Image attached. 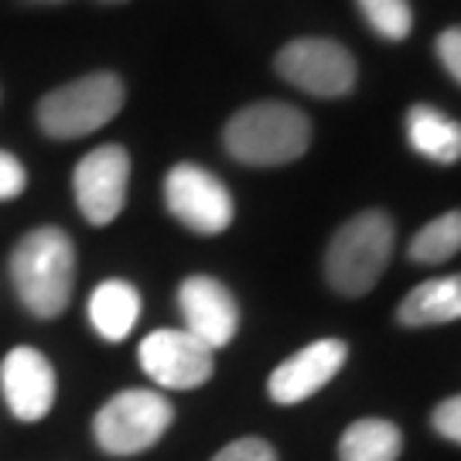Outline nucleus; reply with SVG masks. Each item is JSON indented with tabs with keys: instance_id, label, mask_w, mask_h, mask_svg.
<instances>
[{
	"instance_id": "nucleus-1",
	"label": "nucleus",
	"mask_w": 461,
	"mask_h": 461,
	"mask_svg": "<svg viewBox=\"0 0 461 461\" xmlns=\"http://www.w3.org/2000/svg\"><path fill=\"white\" fill-rule=\"evenodd\" d=\"M222 148L232 161L249 167L294 165L312 148V120L284 99H260L230 116Z\"/></svg>"
},
{
	"instance_id": "nucleus-2",
	"label": "nucleus",
	"mask_w": 461,
	"mask_h": 461,
	"mask_svg": "<svg viewBox=\"0 0 461 461\" xmlns=\"http://www.w3.org/2000/svg\"><path fill=\"white\" fill-rule=\"evenodd\" d=\"M11 280L17 301L34 318H59L76 291V247L59 226H41L17 240L11 253Z\"/></svg>"
},
{
	"instance_id": "nucleus-3",
	"label": "nucleus",
	"mask_w": 461,
	"mask_h": 461,
	"mask_svg": "<svg viewBox=\"0 0 461 461\" xmlns=\"http://www.w3.org/2000/svg\"><path fill=\"white\" fill-rule=\"evenodd\" d=\"M396 243L393 219L383 209L356 212L342 222L325 249V280L342 297H363L379 284L390 267Z\"/></svg>"
},
{
	"instance_id": "nucleus-4",
	"label": "nucleus",
	"mask_w": 461,
	"mask_h": 461,
	"mask_svg": "<svg viewBox=\"0 0 461 461\" xmlns=\"http://www.w3.org/2000/svg\"><path fill=\"white\" fill-rule=\"evenodd\" d=\"M123 79L116 72H89L51 89L38 103V127L55 140H76L99 131L123 110Z\"/></svg>"
},
{
	"instance_id": "nucleus-5",
	"label": "nucleus",
	"mask_w": 461,
	"mask_h": 461,
	"mask_svg": "<svg viewBox=\"0 0 461 461\" xmlns=\"http://www.w3.org/2000/svg\"><path fill=\"white\" fill-rule=\"evenodd\" d=\"M175 420V407L158 390H123L110 396L93 417L96 445L113 458H131L154 447Z\"/></svg>"
},
{
	"instance_id": "nucleus-6",
	"label": "nucleus",
	"mask_w": 461,
	"mask_h": 461,
	"mask_svg": "<svg viewBox=\"0 0 461 461\" xmlns=\"http://www.w3.org/2000/svg\"><path fill=\"white\" fill-rule=\"evenodd\" d=\"M274 68L284 83L318 99H342L359 83L356 55L331 38H294L277 51Z\"/></svg>"
},
{
	"instance_id": "nucleus-7",
	"label": "nucleus",
	"mask_w": 461,
	"mask_h": 461,
	"mask_svg": "<svg viewBox=\"0 0 461 461\" xmlns=\"http://www.w3.org/2000/svg\"><path fill=\"white\" fill-rule=\"evenodd\" d=\"M165 205L185 230L198 236L226 232L236 215L232 195L222 178H215L209 167L192 165V161H178L165 175Z\"/></svg>"
},
{
	"instance_id": "nucleus-8",
	"label": "nucleus",
	"mask_w": 461,
	"mask_h": 461,
	"mask_svg": "<svg viewBox=\"0 0 461 461\" xmlns=\"http://www.w3.org/2000/svg\"><path fill=\"white\" fill-rule=\"evenodd\" d=\"M140 369L165 390H198L215 373V352L185 329H158L137 348Z\"/></svg>"
},
{
	"instance_id": "nucleus-9",
	"label": "nucleus",
	"mask_w": 461,
	"mask_h": 461,
	"mask_svg": "<svg viewBox=\"0 0 461 461\" xmlns=\"http://www.w3.org/2000/svg\"><path fill=\"white\" fill-rule=\"evenodd\" d=\"M131 188V154L120 144H103L89 150L72 171L76 205L93 226H110L127 205Z\"/></svg>"
},
{
	"instance_id": "nucleus-10",
	"label": "nucleus",
	"mask_w": 461,
	"mask_h": 461,
	"mask_svg": "<svg viewBox=\"0 0 461 461\" xmlns=\"http://www.w3.org/2000/svg\"><path fill=\"white\" fill-rule=\"evenodd\" d=\"M0 393H4L7 411L24 424L49 417L59 396V379L45 352L32 346L11 348L0 363Z\"/></svg>"
},
{
	"instance_id": "nucleus-11",
	"label": "nucleus",
	"mask_w": 461,
	"mask_h": 461,
	"mask_svg": "<svg viewBox=\"0 0 461 461\" xmlns=\"http://www.w3.org/2000/svg\"><path fill=\"white\" fill-rule=\"evenodd\" d=\"M178 308L185 318V331L212 348H226L240 331V304L222 280L209 274H192L178 287Z\"/></svg>"
},
{
	"instance_id": "nucleus-12",
	"label": "nucleus",
	"mask_w": 461,
	"mask_h": 461,
	"mask_svg": "<svg viewBox=\"0 0 461 461\" xmlns=\"http://www.w3.org/2000/svg\"><path fill=\"white\" fill-rule=\"evenodd\" d=\"M348 359V346L342 339H318L312 346L297 348L291 359L270 373L267 379V393L280 407H294L304 403L308 396L318 390H325L331 379L342 373V366Z\"/></svg>"
},
{
	"instance_id": "nucleus-13",
	"label": "nucleus",
	"mask_w": 461,
	"mask_h": 461,
	"mask_svg": "<svg viewBox=\"0 0 461 461\" xmlns=\"http://www.w3.org/2000/svg\"><path fill=\"white\" fill-rule=\"evenodd\" d=\"M407 144L430 165H458L461 161V123L434 103H413L407 110Z\"/></svg>"
},
{
	"instance_id": "nucleus-14",
	"label": "nucleus",
	"mask_w": 461,
	"mask_h": 461,
	"mask_svg": "<svg viewBox=\"0 0 461 461\" xmlns=\"http://www.w3.org/2000/svg\"><path fill=\"white\" fill-rule=\"evenodd\" d=\"M461 318V274L434 277L417 284L411 294L400 301L396 321L403 329H434L451 325Z\"/></svg>"
},
{
	"instance_id": "nucleus-15",
	"label": "nucleus",
	"mask_w": 461,
	"mask_h": 461,
	"mask_svg": "<svg viewBox=\"0 0 461 461\" xmlns=\"http://www.w3.org/2000/svg\"><path fill=\"white\" fill-rule=\"evenodd\" d=\"M140 318V291L131 280H103L89 294V321L99 339L123 342Z\"/></svg>"
},
{
	"instance_id": "nucleus-16",
	"label": "nucleus",
	"mask_w": 461,
	"mask_h": 461,
	"mask_svg": "<svg viewBox=\"0 0 461 461\" xmlns=\"http://www.w3.org/2000/svg\"><path fill=\"white\" fill-rule=\"evenodd\" d=\"M403 455V434L383 417H363L339 438V461H396Z\"/></svg>"
},
{
	"instance_id": "nucleus-17",
	"label": "nucleus",
	"mask_w": 461,
	"mask_h": 461,
	"mask_svg": "<svg viewBox=\"0 0 461 461\" xmlns=\"http://www.w3.org/2000/svg\"><path fill=\"white\" fill-rule=\"evenodd\" d=\"M458 253H461V209L430 219L428 226L411 240V247H407V257H411L413 264H424V267L445 264V260L458 257Z\"/></svg>"
},
{
	"instance_id": "nucleus-18",
	"label": "nucleus",
	"mask_w": 461,
	"mask_h": 461,
	"mask_svg": "<svg viewBox=\"0 0 461 461\" xmlns=\"http://www.w3.org/2000/svg\"><path fill=\"white\" fill-rule=\"evenodd\" d=\"M356 7L383 41H403L413 32L411 0H356Z\"/></svg>"
},
{
	"instance_id": "nucleus-19",
	"label": "nucleus",
	"mask_w": 461,
	"mask_h": 461,
	"mask_svg": "<svg viewBox=\"0 0 461 461\" xmlns=\"http://www.w3.org/2000/svg\"><path fill=\"white\" fill-rule=\"evenodd\" d=\"M212 461H280L277 451L264 438H236Z\"/></svg>"
},
{
	"instance_id": "nucleus-20",
	"label": "nucleus",
	"mask_w": 461,
	"mask_h": 461,
	"mask_svg": "<svg viewBox=\"0 0 461 461\" xmlns=\"http://www.w3.org/2000/svg\"><path fill=\"white\" fill-rule=\"evenodd\" d=\"M434 55L445 68L447 76L461 86V24L455 28H445V32L434 38Z\"/></svg>"
},
{
	"instance_id": "nucleus-21",
	"label": "nucleus",
	"mask_w": 461,
	"mask_h": 461,
	"mask_svg": "<svg viewBox=\"0 0 461 461\" xmlns=\"http://www.w3.org/2000/svg\"><path fill=\"white\" fill-rule=\"evenodd\" d=\"M430 424H434V430H438L445 441L461 445V393L441 400V403L434 407V413H430Z\"/></svg>"
},
{
	"instance_id": "nucleus-22",
	"label": "nucleus",
	"mask_w": 461,
	"mask_h": 461,
	"mask_svg": "<svg viewBox=\"0 0 461 461\" xmlns=\"http://www.w3.org/2000/svg\"><path fill=\"white\" fill-rule=\"evenodd\" d=\"M28 188V171L14 154L0 150V202H11Z\"/></svg>"
},
{
	"instance_id": "nucleus-23",
	"label": "nucleus",
	"mask_w": 461,
	"mask_h": 461,
	"mask_svg": "<svg viewBox=\"0 0 461 461\" xmlns=\"http://www.w3.org/2000/svg\"><path fill=\"white\" fill-rule=\"evenodd\" d=\"M32 4H66V0H32Z\"/></svg>"
},
{
	"instance_id": "nucleus-24",
	"label": "nucleus",
	"mask_w": 461,
	"mask_h": 461,
	"mask_svg": "<svg viewBox=\"0 0 461 461\" xmlns=\"http://www.w3.org/2000/svg\"><path fill=\"white\" fill-rule=\"evenodd\" d=\"M103 4H123V0H103Z\"/></svg>"
}]
</instances>
